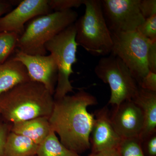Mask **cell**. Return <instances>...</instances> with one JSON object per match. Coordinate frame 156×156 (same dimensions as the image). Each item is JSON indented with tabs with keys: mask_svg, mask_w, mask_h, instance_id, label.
<instances>
[{
	"mask_svg": "<svg viewBox=\"0 0 156 156\" xmlns=\"http://www.w3.org/2000/svg\"><path fill=\"white\" fill-rule=\"evenodd\" d=\"M139 9L144 19L156 15V0H140Z\"/></svg>",
	"mask_w": 156,
	"mask_h": 156,
	"instance_id": "7402d4cb",
	"label": "cell"
},
{
	"mask_svg": "<svg viewBox=\"0 0 156 156\" xmlns=\"http://www.w3.org/2000/svg\"><path fill=\"white\" fill-rule=\"evenodd\" d=\"M9 127L5 124H0V156H6L5 145L9 133Z\"/></svg>",
	"mask_w": 156,
	"mask_h": 156,
	"instance_id": "484cf974",
	"label": "cell"
},
{
	"mask_svg": "<svg viewBox=\"0 0 156 156\" xmlns=\"http://www.w3.org/2000/svg\"><path fill=\"white\" fill-rule=\"evenodd\" d=\"M83 5L85 13L75 23L77 44L93 56L111 54L113 45L111 32L104 16L101 1L84 0Z\"/></svg>",
	"mask_w": 156,
	"mask_h": 156,
	"instance_id": "277c9868",
	"label": "cell"
},
{
	"mask_svg": "<svg viewBox=\"0 0 156 156\" xmlns=\"http://www.w3.org/2000/svg\"><path fill=\"white\" fill-rule=\"evenodd\" d=\"M140 0H103L102 11L112 32L136 30L145 20L139 9Z\"/></svg>",
	"mask_w": 156,
	"mask_h": 156,
	"instance_id": "ba28073f",
	"label": "cell"
},
{
	"mask_svg": "<svg viewBox=\"0 0 156 156\" xmlns=\"http://www.w3.org/2000/svg\"><path fill=\"white\" fill-rule=\"evenodd\" d=\"M111 34L113 45L111 53L123 62L139 84L149 71L147 57L152 41L136 30Z\"/></svg>",
	"mask_w": 156,
	"mask_h": 156,
	"instance_id": "52a82bcc",
	"label": "cell"
},
{
	"mask_svg": "<svg viewBox=\"0 0 156 156\" xmlns=\"http://www.w3.org/2000/svg\"><path fill=\"white\" fill-rule=\"evenodd\" d=\"M94 71L98 77L110 87L109 104L117 106L135 96L139 86L130 69L123 62L113 54L100 58Z\"/></svg>",
	"mask_w": 156,
	"mask_h": 156,
	"instance_id": "8992f818",
	"label": "cell"
},
{
	"mask_svg": "<svg viewBox=\"0 0 156 156\" xmlns=\"http://www.w3.org/2000/svg\"><path fill=\"white\" fill-rule=\"evenodd\" d=\"M84 0H49L51 11H63L77 8L83 5Z\"/></svg>",
	"mask_w": 156,
	"mask_h": 156,
	"instance_id": "44dd1931",
	"label": "cell"
},
{
	"mask_svg": "<svg viewBox=\"0 0 156 156\" xmlns=\"http://www.w3.org/2000/svg\"><path fill=\"white\" fill-rule=\"evenodd\" d=\"M97 104L96 98L83 89L74 95L54 100L48 118L50 128L69 150L79 154L91 148L89 138L95 117L87 108Z\"/></svg>",
	"mask_w": 156,
	"mask_h": 156,
	"instance_id": "6da1fadb",
	"label": "cell"
},
{
	"mask_svg": "<svg viewBox=\"0 0 156 156\" xmlns=\"http://www.w3.org/2000/svg\"><path fill=\"white\" fill-rule=\"evenodd\" d=\"M54 103L53 95L43 84L30 81L0 94V115L12 124L49 118Z\"/></svg>",
	"mask_w": 156,
	"mask_h": 156,
	"instance_id": "7a4b0ae2",
	"label": "cell"
},
{
	"mask_svg": "<svg viewBox=\"0 0 156 156\" xmlns=\"http://www.w3.org/2000/svg\"><path fill=\"white\" fill-rule=\"evenodd\" d=\"M11 132L28 137L39 144L51 131L48 118L39 117L12 124Z\"/></svg>",
	"mask_w": 156,
	"mask_h": 156,
	"instance_id": "9a60e30c",
	"label": "cell"
},
{
	"mask_svg": "<svg viewBox=\"0 0 156 156\" xmlns=\"http://www.w3.org/2000/svg\"><path fill=\"white\" fill-rule=\"evenodd\" d=\"M94 122L89 141L92 152L118 148L122 142V137L112 125L107 106L95 112Z\"/></svg>",
	"mask_w": 156,
	"mask_h": 156,
	"instance_id": "7c38bea8",
	"label": "cell"
},
{
	"mask_svg": "<svg viewBox=\"0 0 156 156\" xmlns=\"http://www.w3.org/2000/svg\"><path fill=\"white\" fill-rule=\"evenodd\" d=\"M132 100L141 109L144 118V126L140 136L142 141L156 133V92L139 87L137 93Z\"/></svg>",
	"mask_w": 156,
	"mask_h": 156,
	"instance_id": "4fadbf2b",
	"label": "cell"
},
{
	"mask_svg": "<svg viewBox=\"0 0 156 156\" xmlns=\"http://www.w3.org/2000/svg\"><path fill=\"white\" fill-rule=\"evenodd\" d=\"M141 144L145 156H156V133L143 140Z\"/></svg>",
	"mask_w": 156,
	"mask_h": 156,
	"instance_id": "603a6c76",
	"label": "cell"
},
{
	"mask_svg": "<svg viewBox=\"0 0 156 156\" xmlns=\"http://www.w3.org/2000/svg\"><path fill=\"white\" fill-rule=\"evenodd\" d=\"M12 1H0V18L1 16L6 13L11 11L13 5Z\"/></svg>",
	"mask_w": 156,
	"mask_h": 156,
	"instance_id": "83f0119b",
	"label": "cell"
},
{
	"mask_svg": "<svg viewBox=\"0 0 156 156\" xmlns=\"http://www.w3.org/2000/svg\"><path fill=\"white\" fill-rule=\"evenodd\" d=\"M78 17V13L71 9L35 17L20 36L18 50L29 55H46V43L74 23Z\"/></svg>",
	"mask_w": 156,
	"mask_h": 156,
	"instance_id": "3957f363",
	"label": "cell"
},
{
	"mask_svg": "<svg viewBox=\"0 0 156 156\" xmlns=\"http://www.w3.org/2000/svg\"><path fill=\"white\" fill-rule=\"evenodd\" d=\"M14 60L24 66L31 81L43 84L53 95L58 77V68L53 55H32L17 50Z\"/></svg>",
	"mask_w": 156,
	"mask_h": 156,
	"instance_id": "9c48e42d",
	"label": "cell"
},
{
	"mask_svg": "<svg viewBox=\"0 0 156 156\" xmlns=\"http://www.w3.org/2000/svg\"><path fill=\"white\" fill-rule=\"evenodd\" d=\"M139 137L122 139L118 149L120 156H145Z\"/></svg>",
	"mask_w": 156,
	"mask_h": 156,
	"instance_id": "d6986e66",
	"label": "cell"
},
{
	"mask_svg": "<svg viewBox=\"0 0 156 156\" xmlns=\"http://www.w3.org/2000/svg\"><path fill=\"white\" fill-rule=\"evenodd\" d=\"M30 81L27 70L20 62L11 58L0 65V94Z\"/></svg>",
	"mask_w": 156,
	"mask_h": 156,
	"instance_id": "5bb4252c",
	"label": "cell"
},
{
	"mask_svg": "<svg viewBox=\"0 0 156 156\" xmlns=\"http://www.w3.org/2000/svg\"><path fill=\"white\" fill-rule=\"evenodd\" d=\"M89 156H120V154L118 148H113L92 152Z\"/></svg>",
	"mask_w": 156,
	"mask_h": 156,
	"instance_id": "4316f807",
	"label": "cell"
},
{
	"mask_svg": "<svg viewBox=\"0 0 156 156\" xmlns=\"http://www.w3.org/2000/svg\"><path fill=\"white\" fill-rule=\"evenodd\" d=\"M110 119L113 127L122 139L139 137L144 126L141 109L132 99L115 106Z\"/></svg>",
	"mask_w": 156,
	"mask_h": 156,
	"instance_id": "8fae6325",
	"label": "cell"
},
{
	"mask_svg": "<svg viewBox=\"0 0 156 156\" xmlns=\"http://www.w3.org/2000/svg\"><path fill=\"white\" fill-rule=\"evenodd\" d=\"M138 85L143 89L156 92V73L149 71Z\"/></svg>",
	"mask_w": 156,
	"mask_h": 156,
	"instance_id": "cb8c5ba5",
	"label": "cell"
},
{
	"mask_svg": "<svg viewBox=\"0 0 156 156\" xmlns=\"http://www.w3.org/2000/svg\"><path fill=\"white\" fill-rule=\"evenodd\" d=\"M37 156H80L65 147L51 130L50 134L39 145Z\"/></svg>",
	"mask_w": 156,
	"mask_h": 156,
	"instance_id": "e0dca14e",
	"label": "cell"
},
{
	"mask_svg": "<svg viewBox=\"0 0 156 156\" xmlns=\"http://www.w3.org/2000/svg\"><path fill=\"white\" fill-rule=\"evenodd\" d=\"M38 147L28 137L11 132L6 139L5 153L6 156H35Z\"/></svg>",
	"mask_w": 156,
	"mask_h": 156,
	"instance_id": "2e32d148",
	"label": "cell"
},
{
	"mask_svg": "<svg viewBox=\"0 0 156 156\" xmlns=\"http://www.w3.org/2000/svg\"><path fill=\"white\" fill-rule=\"evenodd\" d=\"M147 62L149 70L156 73V41L151 43L148 51Z\"/></svg>",
	"mask_w": 156,
	"mask_h": 156,
	"instance_id": "d4e9b609",
	"label": "cell"
},
{
	"mask_svg": "<svg viewBox=\"0 0 156 156\" xmlns=\"http://www.w3.org/2000/svg\"><path fill=\"white\" fill-rule=\"evenodd\" d=\"M136 30L151 41H156V15L146 19Z\"/></svg>",
	"mask_w": 156,
	"mask_h": 156,
	"instance_id": "ffe728a7",
	"label": "cell"
},
{
	"mask_svg": "<svg viewBox=\"0 0 156 156\" xmlns=\"http://www.w3.org/2000/svg\"><path fill=\"white\" fill-rule=\"evenodd\" d=\"M19 37L14 33L0 32V65L7 61L17 48Z\"/></svg>",
	"mask_w": 156,
	"mask_h": 156,
	"instance_id": "ac0fdd59",
	"label": "cell"
},
{
	"mask_svg": "<svg viewBox=\"0 0 156 156\" xmlns=\"http://www.w3.org/2000/svg\"><path fill=\"white\" fill-rule=\"evenodd\" d=\"M76 27L75 23L46 43L45 48L56 60L58 68L57 85L53 95L54 100H58L73 92L74 88L69 81L73 73V65L76 58L78 44L76 41Z\"/></svg>",
	"mask_w": 156,
	"mask_h": 156,
	"instance_id": "5b68a950",
	"label": "cell"
},
{
	"mask_svg": "<svg viewBox=\"0 0 156 156\" xmlns=\"http://www.w3.org/2000/svg\"><path fill=\"white\" fill-rule=\"evenodd\" d=\"M49 0H24L13 10L0 18V32H13L20 36L25 30V24L35 17L52 12Z\"/></svg>",
	"mask_w": 156,
	"mask_h": 156,
	"instance_id": "30bf717a",
	"label": "cell"
}]
</instances>
